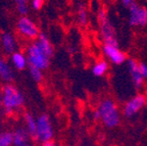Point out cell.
I'll use <instances>...</instances> for the list:
<instances>
[{"instance_id": "cell-1", "label": "cell", "mask_w": 147, "mask_h": 146, "mask_svg": "<svg viewBox=\"0 0 147 146\" xmlns=\"http://www.w3.org/2000/svg\"><path fill=\"white\" fill-rule=\"evenodd\" d=\"M25 103V97L14 85H4L2 88V110L6 114H12L20 110Z\"/></svg>"}, {"instance_id": "cell-2", "label": "cell", "mask_w": 147, "mask_h": 146, "mask_svg": "<svg viewBox=\"0 0 147 146\" xmlns=\"http://www.w3.org/2000/svg\"><path fill=\"white\" fill-rule=\"evenodd\" d=\"M100 121L107 128H115L121 122V114L117 103L110 98H105L99 102L97 106Z\"/></svg>"}, {"instance_id": "cell-3", "label": "cell", "mask_w": 147, "mask_h": 146, "mask_svg": "<svg viewBox=\"0 0 147 146\" xmlns=\"http://www.w3.org/2000/svg\"><path fill=\"white\" fill-rule=\"evenodd\" d=\"M97 22L99 27V34L103 43L109 45H117L115 28L113 27L107 11L104 8H100L97 12Z\"/></svg>"}, {"instance_id": "cell-4", "label": "cell", "mask_w": 147, "mask_h": 146, "mask_svg": "<svg viewBox=\"0 0 147 146\" xmlns=\"http://www.w3.org/2000/svg\"><path fill=\"white\" fill-rule=\"evenodd\" d=\"M26 56H27L28 64L29 66H36L39 68L42 71L46 70L49 66L50 64V58L45 54L39 44L37 43V41L31 42L29 45L27 46L26 49Z\"/></svg>"}, {"instance_id": "cell-5", "label": "cell", "mask_w": 147, "mask_h": 146, "mask_svg": "<svg viewBox=\"0 0 147 146\" xmlns=\"http://www.w3.org/2000/svg\"><path fill=\"white\" fill-rule=\"evenodd\" d=\"M16 31L23 38L28 40H36L40 35L37 24L29 16H21L16 22Z\"/></svg>"}, {"instance_id": "cell-6", "label": "cell", "mask_w": 147, "mask_h": 146, "mask_svg": "<svg viewBox=\"0 0 147 146\" xmlns=\"http://www.w3.org/2000/svg\"><path fill=\"white\" fill-rule=\"evenodd\" d=\"M54 134L51 120L47 114H41L37 118V127H36V138L40 143L51 141Z\"/></svg>"}, {"instance_id": "cell-7", "label": "cell", "mask_w": 147, "mask_h": 146, "mask_svg": "<svg viewBox=\"0 0 147 146\" xmlns=\"http://www.w3.org/2000/svg\"><path fill=\"white\" fill-rule=\"evenodd\" d=\"M129 8V24L132 27L147 26V7L134 2Z\"/></svg>"}, {"instance_id": "cell-8", "label": "cell", "mask_w": 147, "mask_h": 146, "mask_svg": "<svg viewBox=\"0 0 147 146\" xmlns=\"http://www.w3.org/2000/svg\"><path fill=\"white\" fill-rule=\"evenodd\" d=\"M146 102V96L140 93L137 94L126 102V104L124 105V108H123V114L126 118H132V116H136L144 107Z\"/></svg>"}, {"instance_id": "cell-9", "label": "cell", "mask_w": 147, "mask_h": 146, "mask_svg": "<svg viewBox=\"0 0 147 146\" xmlns=\"http://www.w3.org/2000/svg\"><path fill=\"white\" fill-rule=\"evenodd\" d=\"M102 52H103L104 56L109 60L111 64H123L126 62L127 56L125 52H123L119 48L117 45H109V44H104L103 48H102Z\"/></svg>"}, {"instance_id": "cell-10", "label": "cell", "mask_w": 147, "mask_h": 146, "mask_svg": "<svg viewBox=\"0 0 147 146\" xmlns=\"http://www.w3.org/2000/svg\"><path fill=\"white\" fill-rule=\"evenodd\" d=\"M127 66H128V71L131 77L132 83H133L134 87L136 89H141L144 85V79H143L142 75L140 72V66H139V62L136 59L130 58L127 62Z\"/></svg>"}, {"instance_id": "cell-11", "label": "cell", "mask_w": 147, "mask_h": 146, "mask_svg": "<svg viewBox=\"0 0 147 146\" xmlns=\"http://www.w3.org/2000/svg\"><path fill=\"white\" fill-rule=\"evenodd\" d=\"M10 64L13 69L18 70V71H24L29 66L26 54L22 51L18 50L10 54Z\"/></svg>"}, {"instance_id": "cell-12", "label": "cell", "mask_w": 147, "mask_h": 146, "mask_svg": "<svg viewBox=\"0 0 147 146\" xmlns=\"http://www.w3.org/2000/svg\"><path fill=\"white\" fill-rule=\"evenodd\" d=\"M30 134L25 127H18L12 132V145L13 146H24L27 145Z\"/></svg>"}, {"instance_id": "cell-13", "label": "cell", "mask_w": 147, "mask_h": 146, "mask_svg": "<svg viewBox=\"0 0 147 146\" xmlns=\"http://www.w3.org/2000/svg\"><path fill=\"white\" fill-rule=\"evenodd\" d=\"M14 78L13 68L5 58L0 57V79L7 84L10 83Z\"/></svg>"}, {"instance_id": "cell-14", "label": "cell", "mask_w": 147, "mask_h": 146, "mask_svg": "<svg viewBox=\"0 0 147 146\" xmlns=\"http://www.w3.org/2000/svg\"><path fill=\"white\" fill-rule=\"evenodd\" d=\"M1 45L6 54H12L16 51L18 43L11 33H4L1 36Z\"/></svg>"}, {"instance_id": "cell-15", "label": "cell", "mask_w": 147, "mask_h": 146, "mask_svg": "<svg viewBox=\"0 0 147 146\" xmlns=\"http://www.w3.org/2000/svg\"><path fill=\"white\" fill-rule=\"evenodd\" d=\"M37 43L39 44V46L41 47L42 50L45 52V54L51 58L54 54V47H53L52 43L50 42L49 38L46 36L44 33H40V35L38 36V38L36 39Z\"/></svg>"}, {"instance_id": "cell-16", "label": "cell", "mask_w": 147, "mask_h": 146, "mask_svg": "<svg viewBox=\"0 0 147 146\" xmlns=\"http://www.w3.org/2000/svg\"><path fill=\"white\" fill-rule=\"evenodd\" d=\"M24 121H25V128L29 132L31 137L35 138L36 135V127H37V119H35L33 114L30 112H26L24 114Z\"/></svg>"}, {"instance_id": "cell-17", "label": "cell", "mask_w": 147, "mask_h": 146, "mask_svg": "<svg viewBox=\"0 0 147 146\" xmlns=\"http://www.w3.org/2000/svg\"><path fill=\"white\" fill-rule=\"evenodd\" d=\"M108 71V64L106 60L100 59L98 62H95L93 66H92L91 72L92 74L95 76V77H102L104 76Z\"/></svg>"}, {"instance_id": "cell-18", "label": "cell", "mask_w": 147, "mask_h": 146, "mask_svg": "<svg viewBox=\"0 0 147 146\" xmlns=\"http://www.w3.org/2000/svg\"><path fill=\"white\" fill-rule=\"evenodd\" d=\"M77 18L78 22L81 26H86L89 22V16H88V10L84 5H80L77 12Z\"/></svg>"}, {"instance_id": "cell-19", "label": "cell", "mask_w": 147, "mask_h": 146, "mask_svg": "<svg viewBox=\"0 0 147 146\" xmlns=\"http://www.w3.org/2000/svg\"><path fill=\"white\" fill-rule=\"evenodd\" d=\"M28 69H29V73H30L31 78L35 82L41 83L43 81V71L41 69L33 66H28Z\"/></svg>"}, {"instance_id": "cell-20", "label": "cell", "mask_w": 147, "mask_h": 146, "mask_svg": "<svg viewBox=\"0 0 147 146\" xmlns=\"http://www.w3.org/2000/svg\"><path fill=\"white\" fill-rule=\"evenodd\" d=\"M16 3V10L22 16H25L29 12V2L28 0H12Z\"/></svg>"}, {"instance_id": "cell-21", "label": "cell", "mask_w": 147, "mask_h": 146, "mask_svg": "<svg viewBox=\"0 0 147 146\" xmlns=\"http://www.w3.org/2000/svg\"><path fill=\"white\" fill-rule=\"evenodd\" d=\"M12 145V133L2 132L0 133V146H11Z\"/></svg>"}, {"instance_id": "cell-22", "label": "cell", "mask_w": 147, "mask_h": 146, "mask_svg": "<svg viewBox=\"0 0 147 146\" xmlns=\"http://www.w3.org/2000/svg\"><path fill=\"white\" fill-rule=\"evenodd\" d=\"M30 3L34 10H40L44 5V0H30Z\"/></svg>"}, {"instance_id": "cell-23", "label": "cell", "mask_w": 147, "mask_h": 146, "mask_svg": "<svg viewBox=\"0 0 147 146\" xmlns=\"http://www.w3.org/2000/svg\"><path fill=\"white\" fill-rule=\"evenodd\" d=\"M139 66H140V72H141V75H142L143 79L147 80V64H139Z\"/></svg>"}, {"instance_id": "cell-24", "label": "cell", "mask_w": 147, "mask_h": 146, "mask_svg": "<svg viewBox=\"0 0 147 146\" xmlns=\"http://www.w3.org/2000/svg\"><path fill=\"white\" fill-rule=\"evenodd\" d=\"M121 1H122L123 5H125V6H127V7H129L130 5L132 4V3L135 2L134 0H121Z\"/></svg>"}, {"instance_id": "cell-25", "label": "cell", "mask_w": 147, "mask_h": 146, "mask_svg": "<svg viewBox=\"0 0 147 146\" xmlns=\"http://www.w3.org/2000/svg\"><path fill=\"white\" fill-rule=\"evenodd\" d=\"M93 119L95 120V121H99L100 120V116H99V112L97 110H95L94 112H93Z\"/></svg>"}, {"instance_id": "cell-26", "label": "cell", "mask_w": 147, "mask_h": 146, "mask_svg": "<svg viewBox=\"0 0 147 146\" xmlns=\"http://www.w3.org/2000/svg\"><path fill=\"white\" fill-rule=\"evenodd\" d=\"M41 146H56L54 142L52 141H48V142H44V143H41Z\"/></svg>"}, {"instance_id": "cell-27", "label": "cell", "mask_w": 147, "mask_h": 146, "mask_svg": "<svg viewBox=\"0 0 147 146\" xmlns=\"http://www.w3.org/2000/svg\"><path fill=\"white\" fill-rule=\"evenodd\" d=\"M0 110H2V89H0Z\"/></svg>"}, {"instance_id": "cell-28", "label": "cell", "mask_w": 147, "mask_h": 146, "mask_svg": "<svg viewBox=\"0 0 147 146\" xmlns=\"http://www.w3.org/2000/svg\"><path fill=\"white\" fill-rule=\"evenodd\" d=\"M24 146H31V145H29V144H27V145H24Z\"/></svg>"}]
</instances>
